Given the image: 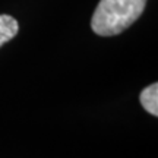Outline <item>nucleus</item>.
<instances>
[{"mask_svg": "<svg viewBox=\"0 0 158 158\" xmlns=\"http://www.w3.org/2000/svg\"><path fill=\"white\" fill-rule=\"evenodd\" d=\"M19 31V25L15 18L9 15H0V47L15 38Z\"/></svg>", "mask_w": 158, "mask_h": 158, "instance_id": "7ed1b4c3", "label": "nucleus"}, {"mask_svg": "<svg viewBox=\"0 0 158 158\" xmlns=\"http://www.w3.org/2000/svg\"><path fill=\"white\" fill-rule=\"evenodd\" d=\"M145 5L147 0H100L91 19V28L101 37L122 34L138 21Z\"/></svg>", "mask_w": 158, "mask_h": 158, "instance_id": "f257e3e1", "label": "nucleus"}, {"mask_svg": "<svg viewBox=\"0 0 158 158\" xmlns=\"http://www.w3.org/2000/svg\"><path fill=\"white\" fill-rule=\"evenodd\" d=\"M142 107L147 110L149 114H152L154 117L158 116V84L154 82L149 86H147L143 91H141L139 95Z\"/></svg>", "mask_w": 158, "mask_h": 158, "instance_id": "f03ea898", "label": "nucleus"}]
</instances>
